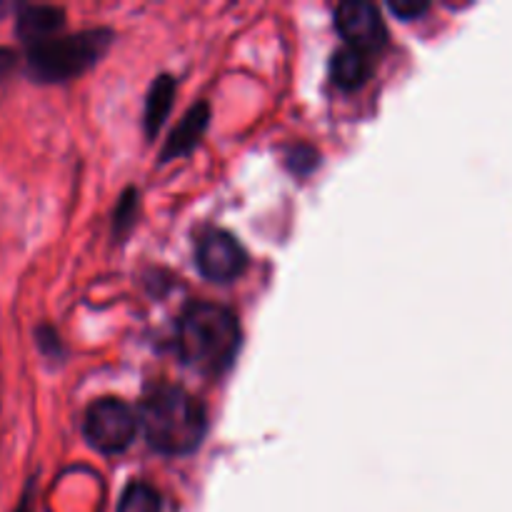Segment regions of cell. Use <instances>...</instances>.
Instances as JSON below:
<instances>
[{
	"label": "cell",
	"mask_w": 512,
	"mask_h": 512,
	"mask_svg": "<svg viewBox=\"0 0 512 512\" xmlns=\"http://www.w3.org/2000/svg\"><path fill=\"white\" fill-rule=\"evenodd\" d=\"M138 425L153 450L163 455H188L203 443L208 413L188 390L158 385L140 403Z\"/></svg>",
	"instance_id": "1"
},
{
	"label": "cell",
	"mask_w": 512,
	"mask_h": 512,
	"mask_svg": "<svg viewBox=\"0 0 512 512\" xmlns=\"http://www.w3.org/2000/svg\"><path fill=\"white\" fill-rule=\"evenodd\" d=\"M240 323L225 305L193 303L178 323V353L185 365L205 375H220L240 350Z\"/></svg>",
	"instance_id": "2"
},
{
	"label": "cell",
	"mask_w": 512,
	"mask_h": 512,
	"mask_svg": "<svg viewBox=\"0 0 512 512\" xmlns=\"http://www.w3.org/2000/svg\"><path fill=\"white\" fill-rule=\"evenodd\" d=\"M113 43V30L95 28L28 45V75L38 83H65L93 68Z\"/></svg>",
	"instance_id": "3"
},
{
	"label": "cell",
	"mask_w": 512,
	"mask_h": 512,
	"mask_svg": "<svg viewBox=\"0 0 512 512\" xmlns=\"http://www.w3.org/2000/svg\"><path fill=\"white\" fill-rule=\"evenodd\" d=\"M85 438L100 453H120L138 433V415L118 398H100L85 413Z\"/></svg>",
	"instance_id": "4"
},
{
	"label": "cell",
	"mask_w": 512,
	"mask_h": 512,
	"mask_svg": "<svg viewBox=\"0 0 512 512\" xmlns=\"http://www.w3.org/2000/svg\"><path fill=\"white\" fill-rule=\"evenodd\" d=\"M195 263H198V270L208 280L228 283V280L243 275L245 265H248V255H245L243 245L230 233H225V230H208L198 240Z\"/></svg>",
	"instance_id": "5"
},
{
	"label": "cell",
	"mask_w": 512,
	"mask_h": 512,
	"mask_svg": "<svg viewBox=\"0 0 512 512\" xmlns=\"http://www.w3.org/2000/svg\"><path fill=\"white\" fill-rule=\"evenodd\" d=\"M335 25H338V33L348 40V48L360 50L365 55L383 48L385 38H388L380 10L365 0L340 3L335 10Z\"/></svg>",
	"instance_id": "6"
},
{
	"label": "cell",
	"mask_w": 512,
	"mask_h": 512,
	"mask_svg": "<svg viewBox=\"0 0 512 512\" xmlns=\"http://www.w3.org/2000/svg\"><path fill=\"white\" fill-rule=\"evenodd\" d=\"M208 120H210V105L208 103H198L183 115L175 130L170 133L168 143H165L163 153H160V163H168V160L183 158L188 155L195 145L200 143L203 133L208 130Z\"/></svg>",
	"instance_id": "7"
},
{
	"label": "cell",
	"mask_w": 512,
	"mask_h": 512,
	"mask_svg": "<svg viewBox=\"0 0 512 512\" xmlns=\"http://www.w3.org/2000/svg\"><path fill=\"white\" fill-rule=\"evenodd\" d=\"M63 23V8H55V5H20L15 30H18V38L23 43L35 45L53 38V33H58Z\"/></svg>",
	"instance_id": "8"
},
{
	"label": "cell",
	"mask_w": 512,
	"mask_h": 512,
	"mask_svg": "<svg viewBox=\"0 0 512 512\" xmlns=\"http://www.w3.org/2000/svg\"><path fill=\"white\" fill-rule=\"evenodd\" d=\"M373 68H370L368 55L360 53L355 48H340L338 53L333 55V63H330V78L338 88L343 90H358L363 88L365 80L370 78Z\"/></svg>",
	"instance_id": "9"
},
{
	"label": "cell",
	"mask_w": 512,
	"mask_h": 512,
	"mask_svg": "<svg viewBox=\"0 0 512 512\" xmlns=\"http://www.w3.org/2000/svg\"><path fill=\"white\" fill-rule=\"evenodd\" d=\"M175 98V78L170 75H160L153 85H150L148 100H145V130L153 138L160 130V125L165 123L170 113V105Z\"/></svg>",
	"instance_id": "10"
},
{
	"label": "cell",
	"mask_w": 512,
	"mask_h": 512,
	"mask_svg": "<svg viewBox=\"0 0 512 512\" xmlns=\"http://www.w3.org/2000/svg\"><path fill=\"white\" fill-rule=\"evenodd\" d=\"M118 512H160V495L148 483H130L120 498Z\"/></svg>",
	"instance_id": "11"
},
{
	"label": "cell",
	"mask_w": 512,
	"mask_h": 512,
	"mask_svg": "<svg viewBox=\"0 0 512 512\" xmlns=\"http://www.w3.org/2000/svg\"><path fill=\"white\" fill-rule=\"evenodd\" d=\"M135 213H138V190L130 188V190H125L123 198H120V203H118V208H115V213H113L115 235H123L133 228Z\"/></svg>",
	"instance_id": "12"
},
{
	"label": "cell",
	"mask_w": 512,
	"mask_h": 512,
	"mask_svg": "<svg viewBox=\"0 0 512 512\" xmlns=\"http://www.w3.org/2000/svg\"><path fill=\"white\" fill-rule=\"evenodd\" d=\"M285 163H288V168L293 170V173L305 175V173H310L315 165H318V150H315L313 145L298 143L288 150V155H285Z\"/></svg>",
	"instance_id": "13"
},
{
	"label": "cell",
	"mask_w": 512,
	"mask_h": 512,
	"mask_svg": "<svg viewBox=\"0 0 512 512\" xmlns=\"http://www.w3.org/2000/svg\"><path fill=\"white\" fill-rule=\"evenodd\" d=\"M428 8V3H418V0H393V3H390V10L403 20L420 18L423 13H428Z\"/></svg>",
	"instance_id": "14"
},
{
	"label": "cell",
	"mask_w": 512,
	"mask_h": 512,
	"mask_svg": "<svg viewBox=\"0 0 512 512\" xmlns=\"http://www.w3.org/2000/svg\"><path fill=\"white\" fill-rule=\"evenodd\" d=\"M35 338H38V345L43 353L60 355V338L50 325H40V328L35 330Z\"/></svg>",
	"instance_id": "15"
},
{
	"label": "cell",
	"mask_w": 512,
	"mask_h": 512,
	"mask_svg": "<svg viewBox=\"0 0 512 512\" xmlns=\"http://www.w3.org/2000/svg\"><path fill=\"white\" fill-rule=\"evenodd\" d=\"M15 63H18V58H15L13 50L0 48V75H8L15 68Z\"/></svg>",
	"instance_id": "16"
},
{
	"label": "cell",
	"mask_w": 512,
	"mask_h": 512,
	"mask_svg": "<svg viewBox=\"0 0 512 512\" xmlns=\"http://www.w3.org/2000/svg\"><path fill=\"white\" fill-rule=\"evenodd\" d=\"M30 490H33V485H30L28 493L23 495V500H20L18 510H15V512H30V508H33V493H30Z\"/></svg>",
	"instance_id": "17"
},
{
	"label": "cell",
	"mask_w": 512,
	"mask_h": 512,
	"mask_svg": "<svg viewBox=\"0 0 512 512\" xmlns=\"http://www.w3.org/2000/svg\"><path fill=\"white\" fill-rule=\"evenodd\" d=\"M10 10V5L8 3H0V15H5Z\"/></svg>",
	"instance_id": "18"
}]
</instances>
